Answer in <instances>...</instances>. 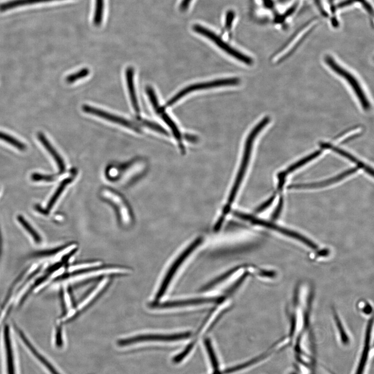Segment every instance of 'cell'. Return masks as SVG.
Segmentation results:
<instances>
[{"instance_id":"cell-27","label":"cell","mask_w":374,"mask_h":374,"mask_svg":"<svg viewBox=\"0 0 374 374\" xmlns=\"http://www.w3.org/2000/svg\"><path fill=\"white\" fill-rule=\"evenodd\" d=\"M90 74V70L88 68H83L78 71L77 73L71 74L66 78V81L69 83H72L78 80L85 78Z\"/></svg>"},{"instance_id":"cell-31","label":"cell","mask_w":374,"mask_h":374,"mask_svg":"<svg viewBox=\"0 0 374 374\" xmlns=\"http://www.w3.org/2000/svg\"><path fill=\"white\" fill-rule=\"evenodd\" d=\"M358 308L365 315H369L372 312V307L369 302L361 300L358 303Z\"/></svg>"},{"instance_id":"cell-35","label":"cell","mask_w":374,"mask_h":374,"mask_svg":"<svg viewBox=\"0 0 374 374\" xmlns=\"http://www.w3.org/2000/svg\"><path fill=\"white\" fill-rule=\"evenodd\" d=\"M192 0H183L181 4V9L182 11L186 10L189 6V4Z\"/></svg>"},{"instance_id":"cell-21","label":"cell","mask_w":374,"mask_h":374,"mask_svg":"<svg viewBox=\"0 0 374 374\" xmlns=\"http://www.w3.org/2000/svg\"><path fill=\"white\" fill-rule=\"evenodd\" d=\"M334 319L342 344L344 346H348L350 342V336L341 317L335 311H334Z\"/></svg>"},{"instance_id":"cell-32","label":"cell","mask_w":374,"mask_h":374,"mask_svg":"<svg viewBox=\"0 0 374 374\" xmlns=\"http://www.w3.org/2000/svg\"><path fill=\"white\" fill-rule=\"evenodd\" d=\"M235 18V13L233 11H229L227 14L226 27L227 29L231 28Z\"/></svg>"},{"instance_id":"cell-16","label":"cell","mask_w":374,"mask_h":374,"mask_svg":"<svg viewBox=\"0 0 374 374\" xmlns=\"http://www.w3.org/2000/svg\"><path fill=\"white\" fill-rule=\"evenodd\" d=\"M134 77V68L131 67H128L126 70V79L127 86L133 108L136 113L139 114L140 113V109L136 94Z\"/></svg>"},{"instance_id":"cell-14","label":"cell","mask_w":374,"mask_h":374,"mask_svg":"<svg viewBox=\"0 0 374 374\" xmlns=\"http://www.w3.org/2000/svg\"><path fill=\"white\" fill-rule=\"evenodd\" d=\"M37 136L43 147L55 160L60 170V173H63L65 171L66 167L64 160L58 152L56 148L53 147L49 141L43 133L39 132L37 134Z\"/></svg>"},{"instance_id":"cell-15","label":"cell","mask_w":374,"mask_h":374,"mask_svg":"<svg viewBox=\"0 0 374 374\" xmlns=\"http://www.w3.org/2000/svg\"><path fill=\"white\" fill-rule=\"evenodd\" d=\"M154 110L157 114L161 116L162 119L167 124L168 126L171 129L174 137L178 142H179L180 148L183 151H184L182 135L179 129H178L176 126V124L170 116L165 113V110H164L163 108H161V106L158 105L157 108L154 109Z\"/></svg>"},{"instance_id":"cell-4","label":"cell","mask_w":374,"mask_h":374,"mask_svg":"<svg viewBox=\"0 0 374 374\" xmlns=\"http://www.w3.org/2000/svg\"><path fill=\"white\" fill-rule=\"evenodd\" d=\"M193 29L195 32L212 41L229 56L246 65H251L253 64V61L252 58L244 55L242 52L231 47L215 32L199 25H195L193 27Z\"/></svg>"},{"instance_id":"cell-9","label":"cell","mask_w":374,"mask_h":374,"mask_svg":"<svg viewBox=\"0 0 374 374\" xmlns=\"http://www.w3.org/2000/svg\"><path fill=\"white\" fill-rule=\"evenodd\" d=\"M83 111L86 113L98 116L105 120L120 124L121 126L130 128L136 132H141L140 129L130 121L93 108V106L84 105L83 106Z\"/></svg>"},{"instance_id":"cell-23","label":"cell","mask_w":374,"mask_h":374,"mask_svg":"<svg viewBox=\"0 0 374 374\" xmlns=\"http://www.w3.org/2000/svg\"><path fill=\"white\" fill-rule=\"evenodd\" d=\"M104 0H95L93 23L96 27L100 26L103 21Z\"/></svg>"},{"instance_id":"cell-11","label":"cell","mask_w":374,"mask_h":374,"mask_svg":"<svg viewBox=\"0 0 374 374\" xmlns=\"http://www.w3.org/2000/svg\"><path fill=\"white\" fill-rule=\"evenodd\" d=\"M220 300V299L216 298H198L166 302H164V303L160 304H158L157 303H153L152 305V307L154 308H169L189 305H200L205 303H210V302H217Z\"/></svg>"},{"instance_id":"cell-20","label":"cell","mask_w":374,"mask_h":374,"mask_svg":"<svg viewBox=\"0 0 374 374\" xmlns=\"http://www.w3.org/2000/svg\"><path fill=\"white\" fill-rule=\"evenodd\" d=\"M360 168L359 167H357L355 168H352L351 169H350L346 172H344V173H342L341 174L338 175L337 176H335V177L333 178V179H330L329 180H327L323 182H320L319 183H316V184H307V185H293L291 186V188H309V187H320V186H324L327 185H329L330 183H332L334 182H335L336 181H339L341 180L342 179H343L344 177L352 174L357 170H358Z\"/></svg>"},{"instance_id":"cell-8","label":"cell","mask_w":374,"mask_h":374,"mask_svg":"<svg viewBox=\"0 0 374 374\" xmlns=\"http://www.w3.org/2000/svg\"><path fill=\"white\" fill-rule=\"evenodd\" d=\"M101 194L105 199H108L117 207L122 223L127 225L130 224L132 222L130 209L120 196L109 189L103 190Z\"/></svg>"},{"instance_id":"cell-24","label":"cell","mask_w":374,"mask_h":374,"mask_svg":"<svg viewBox=\"0 0 374 374\" xmlns=\"http://www.w3.org/2000/svg\"><path fill=\"white\" fill-rule=\"evenodd\" d=\"M17 220L30 235L35 243L40 244L41 242V236L22 216H18Z\"/></svg>"},{"instance_id":"cell-5","label":"cell","mask_w":374,"mask_h":374,"mask_svg":"<svg viewBox=\"0 0 374 374\" xmlns=\"http://www.w3.org/2000/svg\"><path fill=\"white\" fill-rule=\"evenodd\" d=\"M202 242V238H198L197 239H196L173 263L156 294L155 298V302H158L164 296L178 269L179 268L183 261L190 253L193 251L194 249L196 247H197Z\"/></svg>"},{"instance_id":"cell-3","label":"cell","mask_w":374,"mask_h":374,"mask_svg":"<svg viewBox=\"0 0 374 374\" xmlns=\"http://www.w3.org/2000/svg\"><path fill=\"white\" fill-rule=\"evenodd\" d=\"M240 83V80L239 78H232L190 85L183 89V90L179 93H177L174 97L168 101L166 104L164 106L163 109L165 110L169 108V106L173 105L174 103L180 100L186 95L193 92L221 86H235L239 84Z\"/></svg>"},{"instance_id":"cell-22","label":"cell","mask_w":374,"mask_h":374,"mask_svg":"<svg viewBox=\"0 0 374 374\" xmlns=\"http://www.w3.org/2000/svg\"><path fill=\"white\" fill-rule=\"evenodd\" d=\"M71 182V179H70V178H69V179H66L64 180L60 185L59 187L57 189L54 194L52 195L51 198L48 202L46 208L45 209L47 213L49 212V210L51 209L52 207L54 206V205L56 204V202L61 197V194L65 189L66 187Z\"/></svg>"},{"instance_id":"cell-12","label":"cell","mask_w":374,"mask_h":374,"mask_svg":"<svg viewBox=\"0 0 374 374\" xmlns=\"http://www.w3.org/2000/svg\"><path fill=\"white\" fill-rule=\"evenodd\" d=\"M319 146L323 149L332 150V151L342 155L343 156L346 157L347 158L350 160L351 162L357 165L358 166V167H359L360 169H364L368 174H370L371 176H373V170L370 167L363 163L362 162L360 161L359 159L356 158L353 155L346 152V151L338 147H335L330 143H328V142H320Z\"/></svg>"},{"instance_id":"cell-37","label":"cell","mask_w":374,"mask_h":374,"mask_svg":"<svg viewBox=\"0 0 374 374\" xmlns=\"http://www.w3.org/2000/svg\"><path fill=\"white\" fill-rule=\"evenodd\" d=\"M2 238L1 232H0V256H1V254H2Z\"/></svg>"},{"instance_id":"cell-1","label":"cell","mask_w":374,"mask_h":374,"mask_svg":"<svg viewBox=\"0 0 374 374\" xmlns=\"http://www.w3.org/2000/svg\"><path fill=\"white\" fill-rule=\"evenodd\" d=\"M270 121V117H266L264 118L258 124L256 125L251 133H249L246 139L242 163L238 176L233 189L231 191L227 204L223 210L224 215L223 216L224 217H225L229 211L231 205L235 200L236 194L248 167L249 159H250L254 141L257 136L266 126V125L269 123Z\"/></svg>"},{"instance_id":"cell-36","label":"cell","mask_w":374,"mask_h":374,"mask_svg":"<svg viewBox=\"0 0 374 374\" xmlns=\"http://www.w3.org/2000/svg\"><path fill=\"white\" fill-rule=\"evenodd\" d=\"M186 139H188L190 141H196V138L195 137H192L191 135H186Z\"/></svg>"},{"instance_id":"cell-29","label":"cell","mask_w":374,"mask_h":374,"mask_svg":"<svg viewBox=\"0 0 374 374\" xmlns=\"http://www.w3.org/2000/svg\"><path fill=\"white\" fill-rule=\"evenodd\" d=\"M142 124L146 127L165 135H169V132L163 127L160 126L159 124L149 121L148 120H143L142 121Z\"/></svg>"},{"instance_id":"cell-19","label":"cell","mask_w":374,"mask_h":374,"mask_svg":"<svg viewBox=\"0 0 374 374\" xmlns=\"http://www.w3.org/2000/svg\"><path fill=\"white\" fill-rule=\"evenodd\" d=\"M18 333H19V335L22 340L26 344L28 348L30 350L31 353L34 354L35 357H36L41 363H42L49 370H50L51 372L57 373L58 371L56 370V368L53 367L52 365H51L46 359L44 358L43 356H42L40 354V353L39 352V351H37L36 349L34 347V346H32V345L30 343V342H29V341L27 340V338L26 337V336H25L22 331L19 330V331H18Z\"/></svg>"},{"instance_id":"cell-13","label":"cell","mask_w":374,"mask_h":374,"mask_svg":"<svg viewBox=\"0 0 374 374\" xmlns=\"http://www.w3.org/2000/svg\"><path fill=\"white\" fill-rule=\"evenodd\" d=\"M323 152L322 150H317L310 155L306 156L305 157L301 159L296 163L293 164L290 166L286 171L280 173L278 176L279 180V184L278 186V190H281L284 185V180L286 179V176L290 173H292L295 170L300 168L302 166L306 165L309 162H311L315 158L318 156Z\"/></svg>"},{"instance_id":"cell-10","label":"cell","mask_w":374,"mask_h":374,"mask_svg":"<svg viewBox=\"0 0 374 374\" xmlns=\"http://www.w3.org/2000/svg\"><path fill=\"white\" fill-rule=\"evenodd\" d=\"M235 215L238 218H239L244 220L250 222L255 225H260L267 228H270L271 229H273L276 231H279V232L284 235H286L288 236L294 238L296 239L300 240L302 242H304L305 240V238L304 237L296 234V233L293 232V231H292L281 228L270 222L260 220L252 216L245 215V213L239 212H235Z\"/></svg>"},{"instance_id":"cell-28","label":"cell","mask_w":374,"mask_h":374,"mask_svg":"<svg viewBox=\"0 0 374 374\" xmlns=\"http://www.w3.org/2000/svg\"><path fill=\"white\" fill-rule=\"evenodd\" d=\"M205 346L206 349L209 353L210 359L213 367V369H219V363L216 358L215 352H213V349L211 345V343L208 340H206L205 342Z\"/></svg>"},{"instance_id":"cell-26","label":"cell","mask_w":374,"mask_h":374,"mask_svg":"<svg viewBox=\"0 0 374 374\" xmlns=\"http://www.w3.org/2000/svg\"><path fill=\"white\" fill-rule=\"evenodd\" d=\"M68 246H62L60 247H58L55 249H50V250H46V251H39L35 252L32 254L31 257H47V256H50L52 255H56L62 251L64 250L65 249H66Z\"/></svg>"},{"instance_id":"cell-25","label":"cell","mask_w":374,"mask_h":374,"mask_svg":"<svg viewBox=\"0 0 374 374\" xmlns=\"http://www.w3.org/2000/svg\"><path fill=\"white\" fill-rule=\"evenodd\" d=\"M0 140L6 141L7 143L20 151H25L27 148L26 145L20 140L2 131H0Z\"/></svg>"},{"instance_id":"cell-34","label":"cell","mask_w":374,"mask_h":374,"mask_svg":"<svg viewBox=\"0 0 374 374\" xmlns=\"http://www.w3.org/2000/svg\"><path fill=\"white\" fill-rule=\"evenodd\" d=\"M56 342L58 346L60 347L62 344V329L59 327L57 329V335H56Z\"/></svg>"},{"instance_id":"cell-2","label":"cell","mask_w":374,"mask_h":374,"mask_svg":"<svg viewBox=\"0 0 374 374\" xmlns=\"http://www.w3.org/2000/svg\"><path fill=\"white\" fill-rule=\"evenodd\" d=\"M325 61L326 64L335 73L344 78L348 82L358 98L363 109L366 111H368L370 108V104L357 79L348 70L338 64L331 56H327Z\"/></svg>"},{"instance_id":"cell-18","label":"cell","mask_w":374,"mask_h":374,"mask_svg":"<svg viewBox=\"0 0 374 374\" xmlns=\"http://www.w3.org/2000/svg\"><path fill=\"white\" fill-rule=\"evenodd\" d=\"M5 341L8 369L10 373H13L15 369L13 351L12 349L10 330L9 327L7 326L5 327Z\"/></svg>"},{"instance_id":"cell-17","label":"cell","mask_w":374,"mask_h":374,"mask_svg":"<svg viewBox=\"0 0 374 374\" xmlns=\"http://www.w3.org/2000/svg\"><path fill=\"white\" fill-rule=\"evenodd\" d=\"M55 1H60V0H12V1L0 5V12H5L24 6Z\"/></svg>"},{"instance_id":"cell-30","label":"cell","mask_w":374,"mask_h":374,"mask_svg":"<svg viewBox=\"0 0 374 374\" xmlns=\"http://www.w3.org/2000/svg\"><path fill=\"white\" fill-rule=\"evenodd\" d=\"M31 180L34 182H51L55 181V177L51 175H46L35 173L31 175Z\"/></svg>"},{"instance_id":"cell-6","label":"cell","mask_w":374,"mask_h":374,"mask_svg":"<svg viewBox=\"0 0 374 374\" xmlns=\"http://www.w3.org/2000/svg\"><path fill=\"white\" fill-rule=\"evenodd\" d=\"M191 334L189 332L181 334L164 335V334H144L133 337L126 338L119 341L118 344L120 346H127L136 343L146 342H171L186 339L189 337Z\"/></svg>"},{"instance_id":"cell-33","label":"cell","mask_w":374,"mask_h":374,"mask_svg":"<svg viewBox=\"0 0 374 374\" xmlns=\"http://www.w3.org/2000/svg\"><path fill=\"white\" fill-rule=\"evenodd\" d=\"M275 197V196H273L272 198H271L270 199H269L268 201L265 202L264 203H263L262 205H261L257 210V212H260L261 211L264 210L266 208L268 207L274 201Z\"/></svg>"},{"instance_id":"cell-7","label":"cell","mask_w":374,"mask_h":374,"mask_svg":"<svg viewBox=\"0 0 374 374\" xmlns=\"http://www.w3.org/2000/svg\"><path fill=\"white\" fill-rule=\"evenodd\" d=\"M373 317L369 319L367 325L365 333L364 343L362 350L361 353L360 359L356 369V373H363L367 366V363L370 358L371 354H372L373 347L372 343V330H373Z\"/></svg>"}]
</instances>
